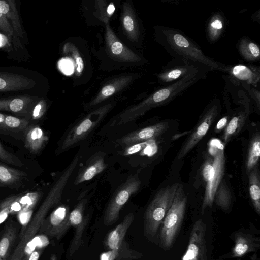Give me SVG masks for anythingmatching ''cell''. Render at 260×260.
Instances as JSON below:
<instances>
[{
  "mask_svg": "<svg viewBox=\"0 0 260 260\" xmlns=\"http://www.w3.org/2000/svg\"><path fill=\"white\" fill-rule=\"evenodd\" d=\"M6 115L0 113V128H4V122Z\"/></svg>",
  "mask_w": 260,
  "mask_h": 260,
  "instance_id": "cell-51",
  "label": "cell"
},
{
  "mask_svg": "<svg viewBox=\"0 0 260 260\" xmlns=\"http://www.w3.org/2000/svg\"><path fill=\"white\" fill-rule=\"evenodd\" d=\"M34 102L35 97L29 95L0 98V111L17 114L26 113Z\"/></svg>",
  "mask_w": 260,
  "mask_h": 260,
  "instance_id": "cell-23",
  "label": "cell"
},
{
  "mask_svg": "<svg viewBox=\"0 0 260 260\" xmlns=\"http://www.w3.org/2000/svg\"><path fill=\"white\" fill-rule=\"evenodd\" d=\"M226 20L223 13H214L209 18L206 28V35L209 42L213 43L221 36L225 29Z\"/></svg>",
  "mask_w": 260,
  "mask_h": 260,
  "instance_id": "cell-27",
  "label": "cell"
},
{
  "mask_svg": "<svg viewBox=\"0 0 260 260\" xmlns=\"http://www.w3.org/2000/svg\"><path fill=\"white\" fill-rule=\"evenodd\" d=\"M28 123L26 119L6 115L4 129L14 132L25 130L28 126Z\"/></svg>",
  "mask_w": 260,
  "mask_h": 260,
  "instance_id": "cell-37",
  "label": "cell"
},
{
  "mask_svg": "<svg viewBox=\"0 0 260 260\" xmlns=\"http://www.w3.org/2000/svg\"><path fill=\"white\" fill-rule=\"evenodd\" d=\"M62 192L58 186L52 187L35 215L21 231L19 241L8 260H21L36 249H43L49 244L46 237L36 235L50 210L60 202Z\"/></svg>",
  "mask_w": 260,
  "mask_h": 260,
  "instance_id": "cell-3",
  "label": "cell"
},
{
  "mask_svg": "<svg viewBox=\"0 0 260 260\" xmlns=\"http://www.w3.org/2000/svg\"><path fill=\"white\" fill-rule=\"evenodd\" d=\"M95 3L96 17L105 24L108 23L115 10L114 4L105 1H96Z\"/></svg>",
  "mask_w": 260,
  "mask_h": 260,
  "instance_id": "cell-35",
  "label": "cell"
},
{
  "mask_svg": "<svg viewBox=\"0 0 260 260\" xmlns=\"http://www.w3.org/2000/svg\"><path fill=\"white\" fill-rule=\"evenodd\" d=\"M206 68L181 59L173 58L156 74L158 82L163 86L175 82L186 76ZM209 72V71H208Z\"/></svg>",
  "mask_w": 260,
  "mask_h": 260,
  "instance_id": "cell-10",
  "label": "cell"
},
{
  "mask_svg": "<svg viewBox=\"0 0 260 260\" xmlns=\"http://www.w3.org/2000/svg\"><path fill=\"white\" fill-rule=\"evenodd\" d=\"M252 18L254 21H256L259 23L260 20V12L259 10L257 11L256 13H255L252 16Z\"/></svg>",
  "mask_w": 260,
  "mask_h": 260,
  "instance_id": "cell-50",
  "label": "cell"
},
{
  "mask_svg": "<svg viewBox=\"0 0 260 260\" xmlns=\"http://www.w3.org/2000/svg\"><path fill=\"white\" fill-rule=\"evenodd\" d=\"M260 156V136L256 134L250 142L246 161V170L249 174L251 171L257 166Z\"/></svg>",
  "mask_w": 260,
  "mask_h": 260,
  "instance_id": "cell-33",
  "label": "cell"
},
{
  "mask_svg": "<svg viewBox=\"0 0 260 260\" xmlns=\"http://www.w3.org/2000/svg\"><path fill=\"white\" fill-rule=\"evenodd\" d=\"M208 72L202 70L191 73L172 84L155 90L146 99L121 112L113 125L125 124L139 118L152 108L166 104L183 94L190 86L206 77Z\"/></svg>",
  "mask_w": 260,
  "mask_h": 260,
  "instance_id": "cell-2",
  "label": "cell"
},
{
  "mask_svg": "<svg viewBox=\"0 0 260 260\" xmlns=\"http://www.w3.org/2000/svg\"><path fill=\"white\" fill-rule=\"evenodd\" d=\"M206 231V225L201 219L194 222L190 233L187 249L182 260H207Z\"/></svg>",
  "mask_w": 260,
  "mask_h": 260,
  "instance_id": "cell-12",
  "label": "cell"
},
{
  "mask_svg": "<svg viewBox=\"0 0 260 260\" xmlns=\"http://www.w3.org/2000/svg\"><path fill=\"white\" fill-rule=\"evenodd\" d=\"M0 12L11 24L16 37L23 38V30L14 0H0Z\"/></svg>",
  "mask_w": 260,
  "mask_h": 260,
  "instance_id": "cell-26",
  "label": "cell"
},
{
  "mask_svg": "<svg viewBox=\"0 0 260 260\" xmlns=\"http://www.w3.org/2000/svg\"><path fill=\"white\" fill-rule=\"evenodd\" d=\"M87 202L86 199H81L74 209L70 213L69 221L71 226L75 229V233L69 248V255L72 256L80 247L82 236L87 219L84 216V211Z\"/></svg>",
  "mask_w": 260,
  "mask_h": 260,
  "instance_id": "cell-15",
  "label": "cell"
},
{
  "mask_svg": "<svg viewBox=\"0 0 260 260\" xmlns=\"http://www.w3.org/2000/svg\"><path fill=\"white\" fill-rule=\"evenodd\" d=\"M18 234L17 228L12 224L6 225L0 238V260H8Z\"/></svg>",
  "mask_w": 260,
  "mask_h": 260,
  "instance_id": "cell-29",
  "label": "cell"
},
{
  "mask_svg": "<svg viewBox=\"0 0 260 260\" xmlns=\"http://www.w3.org/2000/svg\"><path fill=\"white\" fill-rule=\"evenodd\" d=\"M12 38L0 32V49L9 51Z\"/></svg>",
  "mask_w": 260,
  "mask_h": 260,
  "instance_id": "cell-46",
  "label": "cell"
},
{
  "mask_svg": "<svg viewBox=\"0 0 260 260\" xmlns=\"http://www.w3.org/2000/svg\"><path fill=\"white\" fill-rule=\"evenodd\" d=\"M134 215L129 213L123 220L108 234L105 244L109 250L118 249L123 241L125 234L134 220Z\"/></svg>",
  "mask_w": 260,
  "mask_h": 260,
  "instance_id": "cell-25",
  "label": "cell"
},
{
  "mask_svg": "<svg viewBox=\"0 0 260 260\" xmlns=\"http://www.w3.org/2000/svg\"><path fill=\"white\" fill-rule=\"evenodd\" d=\"M0 160L8 164L21 167L23 164L16 156L7 151L0 143Z\"/></svg>",
  "mask_w": 260,
  "mask_h": 260,
  "instance_id": "cell-39",
  "label": "cell"
},
{
  "mask_svg": "<svg viewBox=\"0 0 260 260\" xmlns=\"http://www.w3.org/2000/svg\"><path fill=\"white\" fill-rule=\"evenodd\" d=\"M245 91L250 100L259 109L260 106V92L258 89L246 83L242 82L240 85Z\"/></svg>",
  "mask_w": 260,
  "mask_h": 260,
  "instance_id": "cell-40",
  "label": "cell"
},
{
  "mask_svg": "<svg viewBox=\"0 0 260 260\" xmlns=\"http://www.w3.org/2000/svg\"><path fill=\"white\" fill-rule=\"evenodd\" d=\"M251 101L249 98L244 104L242 109L235 114L229 121L225 127L223 139L228 142L232 137L240 132L247 119L250 111Z\"/></svg>",
  "mask_w": 260,
  "mask_h": 260,
  "instance_id": "cell-24",
  "label": "cell"
},
{
  "mask_svg": "<svg viewBox=\"0 0 260 260\" xmlns=\"http://www.w3.org/2000/svg\"><path fill=\"white\" fill-rule=\"evenodd\" d=\"M186 204V194L183 186L179 184L173 203L161 223L160 243L162 248L166 250L171 248L179 232Z\"/></svg>",
  "mask_w": 260,
  "mask_h": 260,
  "instance_id": "cell-5",
  "label": "cell"
},
{
  "mask_svg": "<svg viewBox=\"0 0 260 260\" xmlns=\"http://www.w3.org/2000/svg\"><path fill=\"white\" fill-rule=\"evenodd\" d=\"M106 50L113 59L123 62L138 63L142 61L139 55L125 46L117 38L109 25L105 23Z\"/></svg>",
  "mask_w": 260,
  "mask_h": 260,
  "instance_id": "cell-14",
  "label": "cell"
},
{
  "mask_svg": "<svg viewBox=\"0 0 260 260\" xmlns=\"http://www.w3.org/2000/svg\"><path fill=\"white\" fill-rule=\"evenodd\" d=\"M154 143V139H152L145 142L139 143L128 146L124 151V155L125 156H127L139 152L141 150H143L145 148L147 147L148 145L152 144Z\"/></svg>",
  "mask_w": 260,
  "mask_h": 260,
  "instance_id": "cell-42",
  "label": "cell"
},
{
  "mask_svg": "<svg viewBox=\"0 0 260 260\" xmlns=\"http://www.w3.org/2000/svg\"><path fill=\"white\" fill-rule=\"evenodd\" d=\"M168 127V122H158L154 125L132 132L119 139L118 142L120 144L127 147L154 139L165 133Z\"/></svg>",
  "mask_w": 260,
  "mask_h": 260,
  "instance_id": "cell-16",
  "label": "cell"
},
{
  "mask_svg": "<svg viewBox=\"0 0 260 260\" xmlns=\"http://www.w3.org/2000/svg\"><path fill=\"white\" fill-rule=\"evenodd\" d=\"M232 195L224 180H221L214 194L213 202L224 210H227L231 204Z\"/></svg>",
  "mask_w": 260,
  "mask_h": 260,
  "instance_id": "cell-32",
  "label": "cell"
},
{
  "mask_svg": "<svg viewBox=\"0 0 260 260\" xmlns=\"http://www.w3.org/2000/svg\"><path fill=\"white\" fill-rule=\"evenodd\" d=\"M0 31L11 38L15 37L13 28L6 17L0 12Z\"/></svg>",
  "mask_w": 260,
  "mask_h": 260,
  "instance_id": "cell-43",
  "label": "cell"
},
{
  "mask_svg": "<svg viewBox=\"0 0 260 260\" xmlns=\"http://www.w3.org/2000/svg\"><path fill=\"white\" fill-rule=\"evenodd\" d=\"M36 85L34 80L24 75L0 71V92L28 90Z\"/></svg>",
  "mask_w": 260,
  "mask_h": 260,
  "instance_id": "cell-18",
  "label": "cell"
},
{
  "mask_svg": "<svg viewBox=\"0 0 260 260\" xmlns=\"http://www.w3.org/2000/svg\"><path fill=\"white\" fill-rule=\"evenodd\" d=\"M121 22L127 38L132 41L138 42L140 36L138 22L132 7L126 2L123 3Z\"/></svg>",
  "mask_w": 260,
  "mask_h": 260,
  "instance_id": "cell-21",
  "label": "cell"
},
{
  "mask_svg": "<svg viewBox=\"0 0 260 260\" xmlns=\"http://www.w3.org/2000/svg\"><path fill=\"white\" fill-rule=\"evenodd\" d=\"M236 47L239 54L246 61L251 63L259 60L260 48L256 43L249 38H241Z\"/></svg>",
  "mask_w": 260,
  "mask_h": 260,
  "instance_id": "cell-28",
  "label": "cell"
},
{
  "mask_svg": "<svg viewBox=\"0 0 260 260\" xmlns=\"http://www.w3.org/2000/svg\"><path fill=\"white\" fill-rule=\"evenodd\" d=\"M17 196H12L7 198L0 205V224L8 217L10 214L11 206Z\"/></svg>",
  "mask_w": 260,
  "mask_h": 260,
  "instance_id": "cell-41",
  "label": "cell"
},
{
  "mask_svg": "<svg viewBox=\"0 0 260 260\" xmlns=\"http://www.w3.org/2000/svg\"><path fill=\"white\" fill-rule=\"evenodd\" d=\"M134 77L132 75H126L112 79L100 89L95 96L88 104L87 107L96 106L118 93L127 86Z\"/></svg>",
  "mask_w": 260,
  "mask_h": 260,
  "instance_id": "cell-17",
  "label": "cell"
},
{
  "mask_svg": "<svg viewBox=\"0 0 260 260\" xmlns=\"http://www.w3.org/2000/svg\"><path fill=\"white\" fill-rule=\"evenodd\" d=\"M141 181L138 174L129 176L125 181L117 188L110 200L104 216V223L106 226L117 222L120 216V211L131 196L140 189Z\"/></svg>",
  "mask_w": 260,
  "mask_h": 260,
  "instance_id": "cell-7",
  "label": "cell"
},
{
  "mask_svg": "<svg viewBox=\"0 0 260 260\" xmlns=\"http://www.w3.org/2000/svg\"><path fill=\"white\" fill-rule=\"evenodd\" d=\"M104 156L96 154L92 156L80 170L74 181L75 185L92 179L106 168Z\"/></svg>",
  "mask_w": 260,
  "mask_h": 260,
  "instance_id": "cell-20",
  "label": "cell"
},
{
  "mask_svg": "<svg viewBox=\"0 0 260 260\" xmlns=\"http://www.w3.org/2000/svg\"><path fill=\"white\" fill-rule=\"evenodd\" d=\"M63 54L70 57L75 64V73L77 76H80L84 68L83 60L77 48L71 43H66L63 47Z\"/></svg>",
  "mask_w": 260,
  "mask_h": 260,
  "instance_id": "cell-34",
  "label": "cell"
},
{
  "mask_svg": "<svg viewBox=\"0 0 260 260\" xmlns=\"http://www.w3.org/2000/svg\"><path fill=\"white\" fill-rule=\"evenodd\" d=\"M69 207L61 205L54 209L43 221L39 232L60 240L71 226Z\"/></svg>",
  "mask_w": 260,
  "mask_h": 260,
  "instance_id": "cell-9",
  "label": "cell"
},
{
  "mask_svg": "<svg viewBox=\"0 0 260 260\" xmlns=\"http://www.w3.org/2000/svg\"><path fill=\"white\" fill-rule=\"evenodd\" d=\"M211 160L206 161L204 164L202 170L203 178L207 182L210 180L214 173L213 160L212 161Z\"/></svg>",
  "mask_w": 260,
  "mask_h": 260,
  "instance_id": "cell-45",
  "label": "cell"
},
{
  "mask_svg": "<svg viewBox=\"0 0 260 260\" xmlns=\"http://www.w3.org/2000/svg\"><path fill=\"white\" fill-rule=\"evenodd\" d=\"M48 139L43 130L38 125H30L25 130L24 146L31 153H38Z\"/></svg>",
  "mask_w": 260,
  "mask_h": 260,
  "instance_id": "cell-22",
  "label": "cell"
},
{
  "mask_svg": "<svg viewBox=\"0 0 260 260\" xmlns=\"http://www.w3.org/2000/svg\"><path fill=\"white\" fill-rule=\"evenodd\" d=\"M220 107V101L217 98L210 101L193 131L181 148L177 156L178 160L183 158L206 135L219 114Z\"/></svg>",
  "mask_w": 260,
  "mask_h": 260,
  "instance_id": "cell-8",
  "label": "cell"
},
{
  "mask_svg": "<svg viewBox=\"0 0 260 260\" xmlns=\"http://www.w3.org/2000/svg\"><path fill=\"white\" fill-rule=\"evenodd\" d=\"M142 254L127 246V244L123 241L117 249L116 260H136L141 257Z\"/></svg>",
  "mask_w": 260,
  "mask_h": 260,
  "instance_id": "cell-38",
  "label": "cell"
},
{
  "mask_svg": "<svg viewBox=\"0 0 260 260\" xmlns=\"http://www.w3.org/2000/svg\"><path fill=\"white\" fill-rule=\"evenodd\" d=\"M117 249H111L102 253L100 255V260H116Z\"/></svg>",
  "mask_w": 260,
  "mask_h": 260,
  "instance_id": "cell-47",
  "label": "cell"
},
{
  "mask_svg": "<svg viewBox=\"0 0 260 260\" xmlns=\"http://www.w3.org/2000/svg\"><path fill=\"white\" fill-rule=\"evenodd\" d=\"M46 110V103L45 100H41L33 108L32 118L37 120L41 118L44 114Z\"/></svg>",
  "mask_w": 260,
  "mask_h": 260,
  "instance_id": "cell-44",
  "label": "cell"
},
{
  "mask_svg": "<svg viewBox=\"0 0 260 260\" xmlns=\"http://www.w3.org/2000/svg\"><path fill=\"white\" fill-rule=\"evenodd\" d=\"M113 106V104H108L88 113L69 131L62 143L61 150H67L84 139L103 120Z\"/></svg>",
  "mask_w": 260,
  "mask_h": 260,
  "instance_id": "cell-6",
  "label": "cell"
},
{
  "mask_svg": "<svg viewBox=\"0 0 260 260\" xmlns=\"http://www.w3.org/2000/svg\"><path fill=\"white\" fill-rule=\"evenodd\" d=\"M179 185V183H175L162 188L151 200L144 217V229L147 235L153 237L157 233L173 203Z\"/></svg>",
  "mask_w": 260,
  "mask_h": 260,
  "instance_id": "cell-4",
  "label": "cell"
},
{
  "mask_svg": "<svg viewBox=\"0 0 260 260\" xmlns=\"http://www.w3.org/2000/svg\"><path fill=\"white\" fill-rule=\"evenodd\" d=\"M154 40L173 58L185 60L206 68L209 72H223L225 64L206 55L201 48L183 32L175 28L156 25Z\"/></svg>",
  "mask_w": 260,
  "mask_h": 260,
  "instance_id": "cell-1",
  "label": "cell"
},
{
  "mask_svg": "<svg viewBox=\"0 0 260 260\" xmlns=\"http://www.w3.org/2000/svg\"><path fill=\"white\" fill-rule=\"evenodd\" d=\"M27 176L26 172L0 163V186H9L21 181Z\"/></svg>",
  "mask_w": 260,
  "mask_h": 260,
  "instance_id": "cell-30",
  "label": "cell"
},
{
  "mask_svg": "<svg viewBox=\"0 0 260 260\" xmlns=\"http://www.w3.org/2000/svg\"><path fill=\"white\" fill-rule=\"evenodd\" d=\"M249 194L257 213L260 214V180L258 168L255 166L249 173Z\"/></svg>",
  "mask_w": 260,
  "mask_h": 260,
  "instance_id": "cell-31",
  "label": "cell"
},
{
  "mask_svg": "<svg viewBox=\"0 0 260 260\" xmlns=\"http://www.w3.org/2000/svg\"><path fill=\"white\" fill-rule=\"evenodd\" d=\"M42 248H37L25 255L21 260H39L42 252Z\"/></svg>",
  "mask_w": 260,
  "mask_h": 260,
  "instance_id": "cell-48",
  "label": "cell"
},
{
  "mask_svg": "<svg viewBox=\"0 0 260 260\" xmlns=\"http://www.w3.org/2000/svg\"><path fill=\"white\" fill-rule=\"evenodd\" d=\"M259 240L252 234L239 231L235 235V244L232 250L231 256L240 257L255 251L259 247Z\"/></svg>",
  "mask_w": 260,
  "mask_h": 260,
  "instance_id": "cell-19",
  "label": "cell"
},
{
  "mask_svg": "<svg viewBox=\"0 0 260 260\" xmlns=\"http://www.w3.org/2000/svg\"><path fill=\"white\" fill-rule=\"evenodd\" d=\"M40 197V193L37 192L28 193L21 197H20L19 202L21 206V209L18 214H27L31 215Z\"/></svg>",
  "mask_w": 260,
  "mask_h": 260,
  "instance_id": "cell-36",
  "label": "cell"
},
{
  "mask_svg": "<svg viewBox=\"0 0 260 260\" xmlns=\"http://www.w3.org/2000/svg\"><path fill=\"white\" fill-rule=\"evenodd\" d=\"M224 147L222 145L215 149L214 153L213 165L214 173L212 177L207 182L203 202L201 208V213H204L207 207L211 208L216 190L220 183L224 175L225 169V156Z\"/></svg>",
  "mask_w": 260,
  "mask_h": 260,
  "instance_id": "cell-13",
  "label": "cell"
},
{
  "mask_svg": "<svg viewBox=\"0 0 260 260\" xmlns=\"http://www.w3.org/2000/svg\"><path fill=\"white\" fill-rule=\"evenodd\" d=\"M228 120V116H225L221 118L217 123L216 126L215 127V132L217 133L222 129L225 127V126L226 125Z\"/></svg>",
  "mask_w": 260,
  "mask_h": 260,
  "instance_id": "cell-49",
  "label": "cell"
},
{
  "mask_svg": "<svg viewBox=\"0 0 260 260\" xmlns=\"http://www.w3.org/2000/svg\"><path fill=\"white\" fill-rule=\"evenodd\" d=\"M223 76L233 85L240 86L242 82L257 88L260 82L259 66L248 64L226 65L223 72Z\"/></svg>",
  "mask_w": 260,
  "mask_h": 260,
  "instance_id": "cell-11",
  "label": "cell"
}]
</instances>
